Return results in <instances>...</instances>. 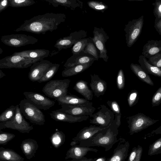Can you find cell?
Returning <instances> with one entry per match:
<instances>
[{
	"mask_svg": "<svg viewBox=\"0 0 161 161\" xmlns=\"http://www.w3.org/2000/svg\"><path fill=\"white\" fill-rule=\"evenodd\" d=\"M6 75L5 74H4L1 70H0V79Z\"/></svg>",
	"mask_w": 161,
	"mask_h": 161,
	"instance_id": "obj_54",
	"label": "cell"
},
{
	"mask_svg": "<svg viewBox=\"0 0 161 161\" xmlns=\"http://www.w3.org/2000/svg\"><path fill=\"white\" fill-rule=\"evenodd\" d=\"M9 0H1L0 2V13L9 6Z\"/></svg>",
	"mask_w": 161,
	"mask_h": 161,
	"instance_id": "obj_49",
	"label": "cell"
},
{
	"mask_svg": "<svg viewBox=\"0 0 161 161\" xmlns=\"http://www.w3.org/2000/svg\"><path fill=\"white\" fill-rule=\"evenodd\" d=\"M16 106L14 116L10 120L0 122V130L7 128L16 130L22 133H29L33 127L24 119L20 111L19 105Z\"/></svg>",
	"mask_w": 161,
	"mask_h": 161,
	"instance_id": "obj_5",
	"label": "cell"
},
{
	"mask_svg": "<svg viewBox=\"0 0 161 161\" xmlns=\"http://www.w3.org/2000/svg\"><path fill=\"white\" fill-rule=\"evenodd\" d=\"M119 127L114 120L108 127L100 131L90 139L80 142L79 145L88 147H101L105 148V151H108L119 142L117 137Z\"/></svg>",
	"mask_w": 161,
	"mask_h": 161,
	"instance_id": "obj_2",
	"label": "cell"
},
{
	"mask_svg": "<svg viewBox=\"0 0 161 161\" xmlns=\"http://www.w3.org/2000/svg\"><path fill=\"white\" fill-rule=\"evenodd\" d=\"M142 151V147L140 145L134 147L130 153L128 161H140Z\"/></svg>",
	"mask_w": 161,
	"mask_h": 161,
	"instance_id": "obj_38",
	"label": "cell"
},
{
	"mask_svg": "<svg viewBox=\"0 0 161 161\" xmlns=\"http://www.w3.org/2000/svg\"><path fill=\"white\" fill-rule=\"evenodd\" d=\"M3 52V50L1 48H0V54H1Z\"/></svg>",
	"mask_w": 161,
	"mask_h": 161,
	"instance_id": "obj_55",
	"label": "cell"
},
{
	"mask_svg": "<svg viewBox=\"0 0 161 161\" xmlns=\"http://www.w3.org/2000/svg\"><path fill=\"white\" fill-rule=\"evenodd\" d=\"M33 64L32 61L27 58L12 54L0 60V68H26Z\"/></svg>",
	"mask_w": 161,
	"mask_h": 161,
	"instance_id": "obj_10",
	"label": "cell"
},
{
	"mask_svg": "<svg viewBox=\"0 0 161 161\" xmlns=\"http://www.w3.org/2000/svg\"><path fill=\"white\" fill-rule=\"evenodd\" d=\"M15 136L12 133L4 132L0 130V144L5 145L11 140Z\"/></svg>",
	"mask_w": 161,
	"mask_h": 161,
	"instance_id": "obj_44",
	"label": "cell"
},
{
	"mask_svg": "<svg viewBox=\"0 0 161 161\" xmlns=\"http://www.w3.org/2000/svg\"><path fill=\"white\" fill-rule=\"evenodd\" d=\"M138 62L142 69L147 74L161 77V69L150 64L143 55L139 56Z\"/></svg>",
	"mask_w": 161,
	"mask_h": 161,
	"instance_id": "obj_26",
	"label": "cell"
},
{
	"mask_svg": "<svg viewBox=\"0 0 161 161\" xmlns=\"http://www.w3.org/2000/svg\"><path fill=\"white\" fill-rule=\"evenodd\" d=\"M50 117L57 121L67 122L69 123L80 122L87 120L89 116H75L57 109L52 111L50 114Z\"/></svg>",
	"mask_w": 161,
	"mask_h": 161,
	"instance_id": "obj_18",
	"label": "cell"
},
{
	"mask_svg": "<svg viewBox=\"0 0 161 161\" xmlns=\"http://www.w3.org/2000/svg\"><path fill=\"white\" fill-rule=\"evenodd\" d=\"M97 158H87L86 157H84L83 158L79 159H72L71 161H95Z\"/></svg>",
	"mask_w": 161,
	"mask_h": 161,
	"instance_id": "obj_50",
	"label": "cell"
},
{
	"mask_svg": "<svg viewBox=\"0 0 161 161\" xmlns=\"http://www.w3.org/2000/svg\"><path fill=\"white\" fill-rule=\"evenodd\" d=\"M144 24V16L129 21L124 29L127 46L130 47L136 42L140 35Z\"/></svg>",
	"mask_w": 161,
	"mask_h": 161,
	"instance_id": "obj_7",
	"label": "cell"
},
{
	"mask_svg": "<svg viewBox=\"0 0 161 161\" xmlns=\"http://www.w3.org/2000/svg\"><path fill=\"white\" fill-rule=\"evenodd\" d=\"M9 6L19 8L29 6L36 3L33 0H9Z\"/></svg>",
	"mask_w": 161,
	"mask_h": 161,
	"instance_id": "obj_39",
	"label": "cell"
},
{
	"mask_svg": "<svg viewBox=\"0 0 161 161\" xmlns=\"http://www.w3.org/2000/svg\"><path fill=\"white\" fill-rule=\"evenodd\" d=\"M38 147L36 141L31 138L23 140L20 145V148L22 152L28 159H30L35 157Z\"/></svg>",
	"mask_w": 161,
	"mask_h": 161,
	"instance_id": "obj_24",
	"label": "cell"
},
{
	"mask_svg": "<svg viewBox=\"0 0 161 161\" xmlns=\"http://www.w3.org/2000/svg\"><path fill=\"white\" fill-rule=\"evenodd\" d=\"M16 106L12 105L3 112L0 115V122L11 120L14 116Z\"/></svg>",
	"mask_w": 161,
	"mask_h": 161,
	"instance_id": "obj_36",
	"label": "cell"
},
{
	"mask_svg": "<svg viewBox=\"0 0 161 161\" xmlns=\"http://www.w3.org/2000/svg\"><path fill=\"white\" fill-rule=\"evenodd\" d=\"M92 102L82 104L61 105V108L59 110L75 116H91L96 108L92 106Z\"/></svg>",
	"mask_w": 161,
	"mask_h": 161,
	"instance_id": "obj_11",
	"label": "cell"
},
{
	"mask_svg": "<svg viewBox=\"0 0 161 161\" xmlns=\"http://www.w3.org/2000/svg\"><path fill=\"white\" fill-rule=\"evenodd\" d=\"M118 139L117 146L114 150L113 155L107 161H125L127 158L130 147L129 142L121 137Z\"/></svg>",
	"mask_w": 161,
	"mask_h": 161,
	"instance_id": "obj_16",
	"label": "cell"
},
{
	"mask_svg": "<svg viewBox=\"0 0 161 161\" xmlns=\"http://www.w3.org/2000/svg\"><path fill=\"white\" fill-rule=\"evenodd\" d=\"M79 143V142L73 141L70 143V145L72 146H73L76 145L77 144Z\"/></svg>",
	"mask_w": 161,
	"mask_h": 161,
	"instance_id": "obj_53",
	"label": "cell"
},
{
	"mask_svg": "<svg viewBox=\"0 0 161 161\" xmlns=\"http://www.w3.org/2000/svg\"><path fill=\"white\" fill-rule=\"evenodd\" d=\"M130 67L131 70L139 79L150 86L154 85L153 82L149 75L142 69L140 65L132 63Z\"/></svg>",
	"mask_w": 161,
	"mask_h": 161,
	"instance_id": "obj_30",
	"label": "cell"
},
{
	"mask_svg": "<svg viewBox=\"0 0 161 161\" xmlns=\"http://www.w3.org/2000/svg\"><path fill=\"white\" fill-rule=\"evenodd\" d=\"M92 40L99 52V58L107 62L108 58L105 43L109 37L102 27H94L93 31Z\"/></svg>",
	"mask_w": 161,
	"mask_h": 161,
	"instance_id": "obj_12",
	"label": "cell"
},
{
	"mask_svg": "<svg viewBox=\"0 0 161 161\" xmlns=\"http://www.w3.org/2000/svg\"><path fill=\"white\" fill-rule=\"evenodd\" d=\"M50 140L53 146L58 148L64 143L65 136L62 131L57 130L52 135Z\"/></svg>",
	"mask_w": 161,
	"mask_h": 161,
	"instance_id": "obj_32",
	"label": "cell"
},
{
	"mask_svg": "<svg viewBox=\"0 0 161 161\" xmlns=\"http://www.w3.org/2000/svg\"><path fill=\"white\" fill-rule=\"evenodd\" d=\"M105 128L99 126H96V125H91L89 126L84 127L79 131L72 140L80 142L90 139L96 133Z\"/></svg>",
	"mask_w": 161,
	"mask_h": 161,
	"instance_id": "obj_22",
	"label": "cell"
},
{
	"mask_svg": "<svg viewBox=\"0 0 161 161\" xmlns=\"http://www.w3.org/2000/svg\"><path fill=\"white\" fill-rule=\"evenodd\" d=\"M70 82L68 79L50 80L43 86L42 91L47 96L55 99L67 95Z\"/></svg>",
	"mask_w": 161,
	"mask_h": 161,
	"instance_id": "obj_4",
	"label": "cell"
},
{
	"mask_svg": "<svg viewBox=\"0 0 161 161\" xmlns=\"http://www.w3.org/2000/svg\"><path fill=\"white\" fill-rule=\"evenodd\" d=\"M152 5L154 6L153 13L155 18L161 19V0H156Z\"/></svg>",
	"mask_w": 161,
	"mask_h": 161,
	"instance_id": "obj_47",
	"label": "cell"
},
{
	"mask_svg": "<svg viewBox=\"0 0 161 161\" xmlns=\"http://www.w3.org/2000/svg\"><path fill=\"white\" fill-rule=\"evenodd\" d=\"M20 111L25 118L34 124L42 125L45 122L43 112L26 99L22 100L19 104Z\"/></svg>",
	"mask_w": 161,
	"mask_h": 161,
	"instance_id": "obj_3",
	"label": "cell"
},
{
	"mask_svg": "<svg viewBox=\"0 0 161 161\" xmlns=\"http://www.w3.org/2000/svg\"><path fill=\"white\" fill-rule=\"evenodd\" d=\"M48 50L43 49H31L14 52L13 55H19L30 59L33 64L43 60L49 54Z\"/></svg>",
	"mask_w": 161,
	"mask_h": 161,
	"instance_id": "obj_17",
	"label": "cell"
},
{
	"mask_svg": "<svg viewBox=\"0 0 161 161\" xmlns=\"http://www.w3.org/2000/svg\"><path fill=\"white\" fill-rule=\"evenodd\" d=\"M73 89L82 95L88 101L92 100L93 97V92L89 89L87 81L80 80L76 82Z\"/></svg>",
	"mask_w": 161,
	"mask_h": 161,
	"instance_id": "obj_25",
	"label": "cell"
},
{
	"mask_svg": "<svg viewBox=\"0 0 161 161\" xmlns=\"http://www.w3.org/2000/svg\"><path fill=\"white\" fill-rule=\"evenodd\" d=\"M107 103L114 113L115 115L114 120L116 122L118 126L119 127L121 125V114L118 103L115 101H108L107 102Z\"/></svg>",
	"mask_w": 161,
	"mask_h": 161,
	"instance_id": "obj_33",
	"label": "cell"
},
{
	"mask_svg": "<svg viewBox=\"0 0 161 161\" xmlns=\"http://www.w3.org/2000/svg\"><path fill=\"white\" fill-rule=\"evenodd\" d=\"M159 53H161V40H152L148 41L144 45L142 55L149 58Z\"/></svg>",
	"mask_w": 161,
	"mask_h": 161,
	"instance_id": "obj_23",
	"label": "cell"
},
{
	"mask_svg": "<svg viewBox=\"0 0 161 161\" xmlns=\"http://www.w3.org/2000/svg\"><path fill=\"white\" fill-rule=\"evenodd\" d=\"M138 100L139 94L137 90H133L129 92L127 96V101L130 107H131L135 105Z\"/></svg>",
	"mask_w": 161,
	"mask_h": 161,
	"instance_id": "obj_41",
	"label": "cell"
},
{
	"mask_svg": "<svg viewBox=\"0 0 161 161\" xmlns=\"http://www.w3.org/2000/svg\"><path fill=\"white\" fill-rule=\"evenodd\" d=\"M148 61L151 65L161 69V53H157L149 58Z\"/></svg>",
	"mask_w": 161,
	"mask_h": 161,
	"instance_id": "obj_45",
	"label": "cell"
},
{
	"mask_svg": "<svg viewBox=\"0 0 161 161\" xmlns=\"http://www.w3.org/2000/svg\"><path fill=\"white\" fill-rule=\"evenodd\" d=\"M59 105H79L87 104L90 102L85 98L79 97L74 95H68L60 97L55 99Z\"/></svg>",
	"mask_w": 161,
	"mask_h": 161,
	"instance_id": "obj_27",
	"label": "cell"
},
{
	"mask_svg": "<svg viewBox=\"0 0 161 161\" xmlns=\"http://www.w3.org/2000/svg\"><path fill=\"white\" fill-rule=\"evenodd\" d=\"M108 159L104 157L97 158L95 161H107Z\"/></svg>",
	"mask_w": 161,
	"mask_h": 161,
	"instance_id": "obj_52",
	"label": "cell"
},
{
	"mask_svg": "<svg viewBox=\"0 0 161 161\" xmlns=\"http://www.w3.org/2000/svg\"><path fill=\"white\" fill-rule=\"evenodd\" d=\"M87 4L90 8L102 13H103L108 8L107 5L101 2L91 1L88 2Z\"/></svg>",
	"mask_w": 161,
	"mask_h": 161,
	"instance_id": "obj_40",
	"label": "cell"
},
{
	"mask_svg": "<svg viewBox=\"0 0 161 161\" xmlns=\"http://www.w3.org/2000/svg\"><path fill=\"white\" fill-rule=\"evenodd\" d=\"M161 153V149H160V150L158 151L157 153V154H159V153Z\"/></svg>",
	"mask_w": 161,
	"mask_h": 161,
	"instance_id": "obj_56",
	"label": "cell"
},
{
	"mask_svg": "<svg viewBox=\"0 0 161 161\" xmlns=\"http://www.w3.org/2000/svg\"><path fill=\"white\" fill-rule=\"evenodd\" d=\"M87 35L86 31L84 30L72 32L69 36L61 38L57 40L54 46L59 51L63 49L72 47L77 42L86 38Z\"/></svg>",
	"mask_w": 161,
	"mask_h": 161,
	"instance_id": "obj_14",
	"label": "cell"
},
{
	"mask_svg": "<svg viewBox=\"0 0 161 161\" xmlns=\"http://www.w3.org/2000/svg\"><path fill=\"white\" fill-rule=\"evenodd\" d=\"M91 81L90 86L95 96L99 97L104 95L107 90L106 82L101 79L98 75L91 74Z\"/></svg>",
	"mask_w": 161,
	"mask_h": 161,
	"instance_id": "obj_21",
	"label": "cell"
},
{
	"mask_svg": "<svg viewBox=\"0 0 161 161\" xmlns=\"http://www.w3.org/2000/svg\"><path fill=\"white\" fill-rule=\"evenodd\" d=\"M83 52L93 56L97 61L99 58V51L94 44L92 37H89L87 44Z\"/></svg>",
	"mask_w": 161,
	"mask_h": 161,
	"instance_id": "obj_34",
	"label": "cell"
},
{
	"mask_svg": "<svg viewBox=\"0 0 161 161\" xmlns=\"http://www.w3.org/2000/svg\"><path fill=\"white\" fill-rule=\"evenodd\" d=\"M126 119L129 133L131 135L147 128L159 121L153 119L142 113L128 117Z\"/></svg>",
	"mask_w": 161,
	"mask_h": 161,
	"instance_id": "obj_6",
	"label": "cell"
},
{
	"mask_svg": "<svg viewBox=\"0 0 161 161\" xmlns=\"http://www.w3.org/2000/svg\"><path fill=\"white\" fill-rule=\"evenodd\" d=\"M89 39V37L82 39L75 43L71 48L73 54H77L83 52Z\"/></svg>",
	"mask_w": 161,
	"mask_h": 161,
	"instance_id": "obj_37",
	"label": "cell"
},
{
	"mask_svg": "<svg viewBox=\"0 0 161 161\" xmlns=\"http://www.w3.org/2000/svg\"><path fill=\"white\" fill-rule=\"evenodd\" d=\"M45 1L51 4L54 7L59 5L67 7L72 10L77 8H82L83 3L79 0H46Z\"/></svg>",
	"mask_w": 161,
	"mask_h": 161,
	"instance_id": "obj_28",
	"label": "cell"
},
{
	"mask_svg": "<svg viewBox=\"0 0 161 161\" xmlns=\"http://www.w3.org/2000/svg\"><path fill=\"white\" fill-rule=\"evenodd\" d=\"M53 64L48 60H43L32 64L28 74V78L32 82H37Z\"/></svg>",
	"mask_w": 161,
	"mask_h": 161,
	"instance_id": "obj_15",
	"label": "cell"
},
{
	"mask_svg": "<svg viewBox=\"0 0 161 161\" xmlns=\"http://www.w3.org/2000/svg\"><path fill=\"white\" fill-rule=\"evenodd\" d=\"M26 99L40 109L47 110L53 106L55 102L43 95L36 92H25L23 93Z\"/></svg>",
	"mask_w": 161,
	"mask_h": 161,
	"instance_id": "obj_13",
	"label": "cell"
},
{
	"mask_svg": "<svg viewBox=\"0 0 161 161\" xmlns=\"http://www.w3.org/2000/svg\"><path fill=\"white\" fill-rule=\"evenodd\" d=\"M59 66V64H53L37 82L41 83L50 80L58 71Z\"/></svg>",
	"mask_w": 161,
	"mask_h": 161,
	"instance_id": "obj_35",
	"label": "cell"
},
{
	"mask_svg": "<svg viewBox=\"0 0 161 161\" xmlns=\"http://www.w3.org/2000/svg\"><path fill=\"white\" fill-rule=\"evenodd\" d=\"M151 134V135L154 134H161V125L157 129L154 130L152 131Z\"/></svg>",
	"mask_w": 161,
	"mask_h": 161,
	"instance_id": "obj_51",
	"label": "cell"
},
{
	"mask_svg": "<svg viewBox=\"0 0 161 161\" xmlns=\"http://www.w3.org/2000/svg\"><path fill=\"white\" fill-rule=\"evenodd\" d=\"M161 103V86L154 94L152 99L153 107L159 105Z\"/></svg>",
	"mask_w": 161,
	"mask_h": 161,
	"instance_id": "obj_46",
	"label": "cell"
},
{
	"mask_svg": "<svg viewBox=\"0 0 161 161\" xmlns=\"http://www.w3.org/2000/svg\"><path fill=\"white\" fill-rule=\"evenodd\" d=\"M98 108L97 112L90 117L92 118L90 119V123L104 128L108 127L114 121V113L104 104L100 105Z\"/></svg>",
	"mask_w": 161,
	"mask_h": 161,
	"instance_id": "obj_8",
	"label": "cell"
},
{
	"mask_svg": "<svg viewBox=\"0 0 161 161\" xmlns=\"http://www.w3.org/2000/svg\"><path fill=\"white\" fill-rule=\"evenodd\" d=\"M161 149V137L151 144L149 147L148 155L152 156L157 154Z\"/></svg>",
	"mask_w": 161,
	"mask_h": 161,
	"instance_id": "obj_42",
	"label": "cell"
},
{
	"mask_svg": "<svg viewBox=\"0 0 161 161\" xmlns=\"http://www.w3.org/2000/svg\"><path fill=\"white\" fill-rule=\"evenodd\" d=\"M154 27L158 34L161 36V19L155 18Z\"/></svg>",
	"mask_w": 161,
	"mask_h": 161,
	"instance_id": "obj_48",
	"label": "cell"
},
{
	"mask_svg": "<svg viewBox=\"0 0 161 161\" xmlns=\"http://www.w3.org/2000/svg\"><path fill=\"white\" fill-rule=\"evenodd\" d=\"M0 159L4 161H24V158L22 157L14 150L0 148Z\"/></svg>",
	"mask_w": 161,
	"mask_h": 161,
	"instance_id": "obj_29",
	"label": "cell"
},
{
	"mask_svg": "<svg viewBox=\"0 0 161 161\" xmlns=\"http://www.w3.org/2000/svg\"><path fill=\"white\" fill-rule=\"evenodd\" d=\"M66 18V15L62 13H47L38 15L25 20L14 31L44 34L47 31L52 32L57 29L60 24L65 22Z\"/></svg>",
	"mask_w": 161,
	"mask_h": 161,
	"instance_id": "obj_1",
	"label": "cell"
},
{
	"mask_svg": "<svg viewBox=\"0 0 161 161\" xmlns=\"http://www.w3.org/2000/svg\"><path fill=\"white\" fill-rule=\"evenodd\" d=\"M98 150L96 149L88 147H82L79 145L72 146L67 151L65 159L72 158L73 159H80L85 157L89 152L97 153Z\"/></svg>",
	"mask_w": 161,
	"mask_h": 161,
	"instance_id": "obj_20",
	"label": "cell"
},
{
	"mask_svg": "<svg viewBox=\"0 0 161 161\" xmlns=\"http://www.w3.org/2000/svg\"><path fill=\"white\" fill-rule=\"evenodd\" d=\"M96 60L93 56L83 52L77 54H73L67 60L64 65L65 68H68L74 66L88 63Z\"/></svg>",
	"mask_w": 161,
	"mask_h": 161,
	"instance_id": "obj_19",
	"label": "cell"
},
{
	"mask_svg": "<svg viewBox=\"0 0 161 161\" xmlns=\"http://www.w3.org/2000/svg\"><path fill=\"white\" fill-rule=\"evenodd\" d=\"M1 42L7 46L18 47L37 43L38 39L30 35L22 34H13L2 36Z\"/></svg>",
	"mask_w": 161,
	"mask_h": 161,
	"instance_id": "obj_9",
	"label": "cell"
},
{
	"mask_svg": "<svg viewBox=\"0 0 161 161\" xmlns=\"http://www.w3.org/2000/svg\"><path fill=\"white\" fill-rule=\"evenodd\" d=\"M93 62V61L85 64L76 65L70 68H65L62 71V75L64 77H68L76 75L88 69Z\"/></svg>",
	"mask_w": 161,
	"mask_h": 161,
	"instance_id": "obj_31",
	"label": "cell"
},
{
	"mask_svg": "<svg viewBox=\"0 0 161 161\" xmlns=\"http://www.w3.org/2000/svg\"></svg>",
	"mask_w": 161,
	"mask_h": 161,
	"instance_id": "obj_57",
	"label": "cell"
},
{
	"mask_svg": "<svg viewBox=\"0 0 161 161\" xmlns=\"http://www.w3.org/2000/svg\"><path fill=\"white\" fill-rule=\"evenodd\" d=\"M125 79L124 71L122 69L119 70L116 77V84L119 90L123 89L125 86Z\"/></svg>",
	"mask_w": 161,
	"mask_h": 161,
	"instance_id": "obj_43",
	"label": "cell"
}]
</instances>
